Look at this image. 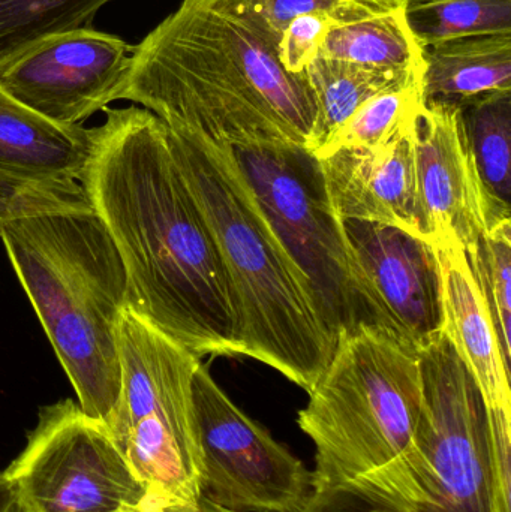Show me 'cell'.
<instances>
[{"label":"cell","instance_id":"cell-1","mask_svg":"<svg viewBox=\"0 0 511 512\" xmlns=\"http://www.w3.org/2000/svg\"><path fill=\"white\" fill-rule=\"evenodd\" d=\"M104 111L78 183L122 258L128 309L197 357H242L236 295L167 126L143 107Z\"/></svg>","mask_w":511,"mask_h":512},{"label":"cell","instance_id":"cell-2","mask_svg":"<svg viewBox=\"0 0 511 512\" xmlns=\"http://www.w3.org/2000/svg\"><path fill=\"white\" fill-rule=\"evenodd\" d=\"M281 35L233 0H182L132 47L120 99L216 144L311 149L318 105L279 60Z\"/></svg>","mask_w":511,"mask_h":512},{"label":"cell","instance_id":"cell-3","mask_svg":"<svg viewBox=\"0 0 511 512\" xmlns=\"http://www.w3.org/2000/svg\"><path fill=\"white\" fill-rule=\"evenodd\" d=\"M171 152L194 194L236 295L242 357L311 393L335 352L308 280L282 245L227 144L168 128Z\"/></svg>","mask_w":511,"mask_h":512},{"label":"cell","instance_id":"cell-4","mask_svg":"<svg viewBox=\"0 0 511 512\" xmlns=\"http://www.w3.org/2000/svg\"><path fill=\"white\" fill-rule=\"evenodd\" d=\"M0 240L78 405L113 426L119 406L117 324L128 309L122 258L92 207L6 222Z\"/></svg>","mask_w":511,"mask_h":512},{"label":"cell","instance_id":"cell-5","mask_svg":"<svg viewBox=\"0 0 511 512\" xmlns=\"http://www.w3.org/2000/svg\"><path fill=\"white\" fill-rule=\"evenodd\" d=\"M422 406L410 447L302 512H497L488 412L446 334L420 349Z\"/></svg>","mask_w":511,"mask_h":512},{"label":"cell","instance_id":"cell-6","mask_svg":"<svg viewBox=\"0 0 511 512\" xmlns=\"http://www.w3.org/2000/svg\"><path fill=\"white\" fill-rule=\"evenodd\" d=\"M422 406L420 351L378 325L341 334L299 412L315 447L312 492L347 483L401 456Z\"/></svg>","mask_w":511,"mask_h":512},{"label":"cell","instance_id":"cell-7","mask_svg":"<svg viewBox=\"0 0 511 512\" xmlns=\"http://www.w3.org/2000/svg\"><path fill=\"white\" fill-rule=\"evenodd\" d=\"M117 345L122 388L111 435L146 487V512L191 510L203 478L192 400L201 358L129 309Z\"/></svg>","mask_w":511,"mask_h":512},{"label":"cell","instance_id":"cell-8","mask_svg":"<svg viewBox=\"0 0 511 512\" xmlns=\"http://www.w3.org/2000/svg\"><path fill=\"white\" fill-rule=\"evenodd\" d=\"M231 150L261 210L305 274L336 345L357 325H374L357 289L344 225L333 210L320 161L296 144Z\"/></svg>","mask_w":511,"mask_h":512},{"label":"cell","instance_id":"cell-9","mask_svg":"<svg viewBox=\"0 0 511 512\" xmlns=\"http://www.w3.org/2000/svg\"><path fill=\"white\" fill-rule=\"evenodd\" d=\"M15 512H146L147 490L110 430L77 402L39 409L26 447L5 469Z\"/></svg>","mask_w":511,"mask_h":512},{"label":"cell","instance_id":"cell-10","mask_svg":"<svg viewBox=\"0 0 511 512\" xmlns=\"http://www.w3.org/2000/svg\"><path fill=\"white\" fill-rule=\"evenodd\" d=\"M203 459L201 498L239 512H302L312 472L216 384L200 363L192 379Z\"/></svg>","mask_w":511,"mask_h":512},{"label":"cell","instance_id":"cell-11","mask_svg":"<svg viewBox=\"0 0 511 512\" xmlns=\"http://www.w3.org/2000/svg\"><path fill=\"white\" fill-rule=\"evenodd\" d=\"M354 279L372 324L423 349L444 333L443 280L434 246L390 225L342 221Z\"/></svg>","mask_w":511,"mask_h":512},{"label":"cell","instance_id":"cell-12","mask_svg":"<svg viewBox=\"0 0 511 512\" xmlns=\"http://www.w3.org/2000/svg\"><path fill=\"white\" fill-rule=\"evenodd\" d=\"M132 45L89 29L63 33L0 68V89L60 125H80L119 101Z\"/></svg>","mask_w":511,"mask_h":512},{"label":"cell","instance_id":"cell-13","mask_svg":"<svg viewBox=\"0 0 511 512\" xmlns=\"http://www.w3.org/2000/svg\"><path fill=\"white\" fill-rule=\"evenodd\" d=\"M320 165L333 210L341 221L401 228L432 246L434 234L417 182L414 119L387 143L339 150L321 159Z\"/></svg>","mask_w":511,"mask_h":512},{"label":"cell","instance_id":"cell-14","mask_svg":"<svg viewBox=\"0 0 511 512\" xmlns=\"http://www.w3.org/2000/svg\"><path fill=\"white\" fill-rule=\"evenodd\" d=\"M414 138L420 200L434 242L453 237L465 254H474L488 230L486 204L459 108L422 104L414 117Z\"/></svg>","mask_w":511,"mask_h":512},{"label":"cell","instance_id":"cell-15","mask_svg":"<svg viewBox=\"0 0 511 512\" xmlns=\"http://www.w3.org/2000/svg\"><path fill=\"white\" fill-rule=\"evenodd\" d=\"M432 246L443 280L444 334L473 375L489 420H511L510 364L485 292L458 240L440 237Z\"/></svg>","mask_w":511,"mask_h":512},{"label":"cell","instance_id":"cell-16","mask_svg":"<svg viewBox=\"0 0 511 512\" xmlns=\"http://www.w3.org/2000/svg\"><path fill=\"white\" fill-rule=\"evenodd\" d=\"M93 128L60 125L0 89V173L35 182H80Z\"/></svg>","mask_w":511,"mask_h":512},{"label":"cell","instance_id":"cell-17","mask_svg":"<svg viewBox=\"0 0 511 512\" xmlns=\"http://www.w3.org/2000/svg\"><path fill=\"white\" fill-rule=\"evenodd\" d=\"M423 104L461 107L511 92V35L456 39L423 48Z\"/></svg>","mask_w":511,"mask_h":512},{"label":"cell","instance_id":"cell-18","mask_svg":"<svg viewBox=\"0 0 511 512\" xmlns=\"http://www.w3.org/2000/svg\"><path fill=\"white\" fill-rule=\"evenodd\" d=\"M459 122L485 195L489 230L511 221V92L461 105Z\"/></svg>","mask_w":511,"mask_h":512},{"label":"cell","instance_id":"cell-19","mask_svg":"<svg viewBox=\"0 0 511 512\" xmlns=\"http://www.w3.org/2000/svg\"><path fill=\"white\" fill-rule=\"evenodd\" d=\"M356 65L423 77V48L407 20V6H396L354 20L335 21L321 53Z\"/></svg>","mask_w":511,"mask_h":512},{"label":"cell","instance_id":"cell-20","mask_svg":"<svg viewBox=\"0 0 511 512\" xmlns=\"http://www.w3.org/2000/svg\"><path fill=\"white\" fill-rule=\"evenodd\" d=\"M305 74L318 105L317 132L309 149L311 153L375 96L422 83V78L380 71L323 54L306 68Z\"/></svg>","mask_w":511,"mask_h":512},{"label":"cell","instance_id":"cell-21","mask_svg":"<svg viewBox=\"0 0 511 512\" xmlns=\"http://www.w3.org/2000/svg\"><path fill=\"white\" fill-rule=\"evenodd\" d=\"M113 0H0V68L24 51L63 33L93 27Z\"/></svg>","mask_w":511,"mask_h":512},{"label":"cell","instance_id":"cell-22","mask_svg":"<svg viewBox=\"0 0 511 512\" xmlns=\"http://www.w3.org/2000/svg\"><path fill=\"white\" fill-rule=\"evenodd\" d=\"M407 20L422 48L511 35V0H425L407 6Z\"/></svg>","mask_w":511,"mask_h":512},{"label":"cell","instance_id":"cell-23","mask_svg":"<svg viewBox=\"0 0 511 512\" xmlns=\"http://www.w3.org/2000/svg\"><path fill=\"white\" fill-rule=\"evenodd\" d=\"M422 83L375 96L339 126L312 155L321 161L339 150L368 149L399 134L422 107Z\"/></svg>","mask_w":511,"mask_h":512},{"label":"cell","instance_id":"cell-24","mask_svg":"<svg viewBox=\"0 0 511 512\" xmlns=\"http://www.w3.org/2000/svg\"><path fill=\"white\" fill-rule=\"evenodd\" d=\"M486 301L491 309L501 351L510 364L511 357V221L489 228L479 249L467 255Z\"/></svg>","mask_w":511,"mask_h":512},{"label":"cell","instance_id":"cell-25","mask_svg":"<svg viewBox=\"0 0 511 512\" xmlns=\"http://www.w3.org/2000/svg\"><path fill=\"white\" fill-rule=\"evenodd\" d=\"M87 207L80 183L35 182L0 173V227L27 216Z\"/></svg>","mask_w":511,"mask_h":512},{"label":"cell","instance_id":"cell-26","mask_svg":"<svg viewBox=\"0 0 511 512\" xmlns=\"http://www.w3.org/2000/svg\"><path fill=\"white\" fill-rule=\"evenodd\" d=\"M266 21L275 32L282 35L290 21L299 15H327L335 21L354 20L396 6L378 5L365 0H233Z\"/></svg>","mask_w":511,"mask_h":512},{"label":"cell","instance_id":"cell-27","mask_svg":"<svg viewBox=\"0 0 511 512\" xmlns=\"http://www.w3.org/2000/svg\"><path fill=\"white\" fill-rule=\"evenodd\" d=\"M335 20L321 14L299 15L288 23L279 39V60L290 74L303 75L320 56L324 38Z\"/></svg>","mask_w":511,"mask_h":512},{"label":"cell","instance_id":"cell-28","mask_svg":"<svg viewBox=\"0 0 511 512\" xmlns=\"http://www.w3.org/2000/svg\"><path fill=\"white\" fill-rule=\"evenodd\" d=\"M0 512H15L14 493L3 471L0 472Z\"/></svg>","mask_w":511,"mask_h":512},{"label":"cell","instance_id":"cell-29","mask_svg":"<svg viewBox=\"0 0 511 512\" xmlns=\"http://www.w3.org/2000/svg\"><path fill=\"white\" fill-rule=\"evenodd\" d=\"M186 512H239V511H231L227 510V508L219 507V505L213 504V502L207 501V499L201 498L198 499L197 505L191 510Z\"/></svg>","mask_w":511,"mask_h":512},{"label":"cell","instance_id":"cell-30","mask_svg":"<svg viewBox=\"0 0 511 512\" xmlns=\"http://www.w3.org/2000/svg\"><path fill=\"white\" fill-rule=\"evenodd\" d=\"M365 2L378 3L384 6H410L414 3L425 2V0H365Z\"/></svg>","mask_w":511,"mask_h":512}]
</instances>
